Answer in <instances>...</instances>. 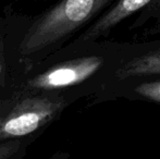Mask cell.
I'll use <instances>...</instances> for the list:
<instances>
[{
  "label": "cell",
  "instance_id": "6da1fadb",
  "mask_svg": "<svg viewBox=\"0 0 160 159\" xmlns=\"http://www.w3.org/2000/svg\"><path fill=\"white\" fill-rule=\"evenodd\" d=\"M116 0H61L37 20L26 32L20 46L23 55L37 52L57 44L95 21Z\"/></svg>",
  "mask_w": 160,
  "mask_h": 159
},
{
  "label": "cell",
  "instance_id": "7a4b0ae2",
  "mask_svg": "<svg viewBox=\"0 0 160 159\" xmlns=\"http://www.w3.org/2000/svg\"><path fill=\"white\" fill-rule=\"evenodd\" d=\"M130 20L128 32L133 38H148L160 34V0H116L76 39L87 44L108 36Z\"/></svg>",
  "mask_w": 160,
  "mask_h": 159
},
{
  "label": "cell",
  "instance_id": "3957f363",
  "mask_svg": "<svg viewBox=\"0 0 160 159\" xmlns=\"http://www.w3.org/2000/svg\"><path fill=\"white\" fill-rule=\"evenodd\" d=\"M61 96H31L0 113V141L22 138L51 122L65 108Z\"/></svg>",
  "mask_w": 160,
  "mask_h": 159
},
{
  "label": "cell",
  "instance_id": "277c9868",
  "mask_svg": "<svg viewBox=\"0 0 160 159\" xmlns=\"http://www.w3.org/2000/svg\"><path fill=\"white\" fill-rule=\"evenodd\" d=\"M158 75H160V38L149 42H130L122 62L116 69L106 87L122 81Z\"/></svg>",
  "mask_w": 160,
  "mask_h": 159
},
{
  "label": "cell",
  "instance_id": "5b68a950",
  "mask_svg": "<svg viewBox=\"0 0 160 159\" xmlns=\"http://www.w3.org/2000/svg\"><path fill=\"white\" fill-rule=\"evenodd\" d=\"M100 95L102 100H142L160 105V75L122 81L106 87Z\"/></svg>",
  "mask_w": 160,
  "mask_h": 159
},
{
  "label": "cell",
  "instance_id": "8992f818",
  "mask_svg": "<svg viewBox=\"0 0 160 159\" xmlns=\"http://www.w3.org/2000/svg\"><path fill=\"white\" fill-rule=\"evenodd\" d=\"M24 151L23 140H7L0 142V159H19Z\"/></svg>",
  "mask_w": 160,
  "mask_h": 159
},
{
  "label": "cell",
  "instance_id": "52a82bcc",
  "mask_svg": "<svg viewBox=\"0 0 160 159\" xmlns=\"http://www.w3.org/2000/svg\"><path fill=\"white\" fill-rule=\"evenodd\" d=\"M60 159H68V157H61Z\"/></svg>",
  "mask_w": 160,
  "mask_h": 159
},
{
  "label": "cell",
  "instance_id": "ba28073f",
  "mask_svg": "<svg viewBox=\"0 0 160 159\" xmlns=\"http://www.w3.org/2000/svg\"><path fill=\"white\" fill-rule=\"evenodd\" d=\"M0 73H1V64H0Z\"/></svg>",
  "mask_w": 160,
  "mask_h": 159
}]
</instances>
